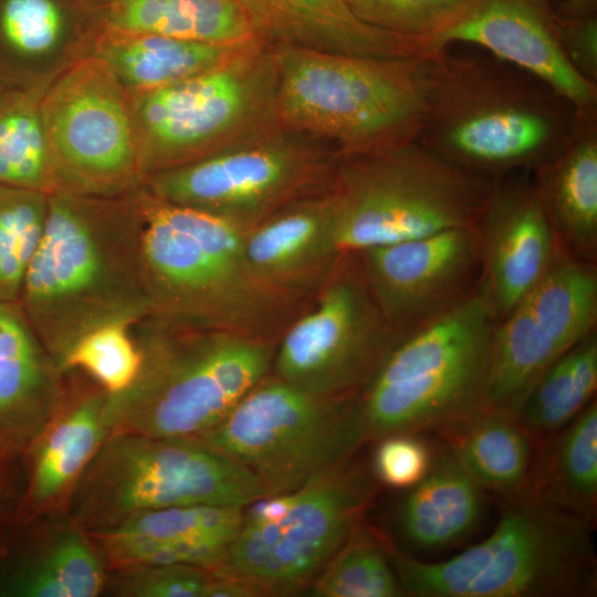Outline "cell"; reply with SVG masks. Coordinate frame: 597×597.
Instances as JSON below:
<instances>
[{
  "mask_svg": "<svg viewBox=\"0 0 597 597\" xmlns=\"http://www.w3.org/2000/svg\"><path fill=\"white\" fill-rule=\"evenodd\" d=\"M140 233L130 191L117 197L49 195L44 230L19 304L57 367L92 328L117 321L135 325L149 316Z\"/></svg>",
  "mask_w": 597,
  "mask_h": 597,
  "instance_id": "obj_1",
  "label": "cell"
},
{
  "mask_svg": "<svg viewBox=\"0 0 597 597\" xmlns=\"http://www.w3.org/2000/svg\"><path fill=\"white\" fill-rule=\"evenodd\" d=\"M130 195L142 223L147 318L176 329L279 339L308 304L266 286L252 273L244 230L158 198L142 185Z\"/></svg>",
  "mask_w": 597,
  "mask_h": 597,
  "instance_id": "obj_2",
  "label": "cell"
},
{
  "mask_svg": "<svg viewBox=\"0 0 597 597\" xmlns=\"http://www.w3.org/2000/svg\"><path fill=\"white\" fill-rule=\"evenodd\" d=\"M504 62L451 56L431 61L417 142L490 177L532 170L569 138L577 111L545 84Z\"/></svg>",
  "mask_w": 597,
  "mask_h": 597,
  "instance_id": "obj_3",
  "label": "cell"
},
{
  "mask_svg": "<svg viewBox=\"0 0 597 597\" xmlns=\"http://www.w3.org/2000/svg\"><path fill=\"white\" fill-rule=\"evenodd\" d=\"M594 524L532 498L505 501L493 532L442 561L395 546L388 556L408 597H593Z\"/></svg>",
  "mask_w": 597,
  "mask_h": 597,
  "instance_id": "obj_4",
  "label": "cell"
},
{
  "mask_svg": "<svg viewBox=\"0 0 597 597\" xmlns=\"http://www.w3.org/2000/svg\"><path fill=\"white\" fill-rule=\"evenodd\" d=\"M273 50L282 126L328 144L339 156L417 142L434 57Z\"/></svg>",
  "mask_w": 597,
  "mask_h": 597,
  "instance_id": "obj_5",
  "label": "cell"
},
{
  "mask_svg": "<svg viewBox=\"0 0 597 597\" xmlns=\"http://www.w3.org/2000/svg\"><path fill=\"white\" fill-rule=\"evenodd\" d=\"M137 324L142 366L128 388L106 394L108 433L198 437L271 371L277 339L176 329L151 318Z\"/></svg>",
  "mask_w": 597,
  "mask_h": 597,
  "instance_id": "obj_6",
  "label": "cell"
},
{
  "mask_svg": "<svg viewBox=\"0 0 597 597\" xmlns=\"http://www.w3.org/2000/svg\"><path fill=\"white\" fill-rule=\"evenodd\" d=\"M498 322L479 286L407 333L360 392L367 441L394 433L440 437L488 408Z\"/></svg>",
  "mask_w": 597,
  "mask_h": 597,
  "instance_id": "obj_7",
  "label": "cell"
},
{
  "mask_svg": "<svg viewBox=\"0 0 597 597\" xmlns=\"http://www.w3.org/2000/svg\"><path fill=\"white\" fill-rule=\"evenodd\" d=\"M495 180L418 142L339 156L331 184L338 248L356 253L476 226Z\"/></svg>",
  "mask_w": 597,
  "mask_h": 597,
  "instance_id": "obj_8",
  "label": "cell"
},
{
  "mask_svg": "<svg viewBox=\"0 0 597 597\" xmlns=\"http://www.w3.org/2000/svg\"><path fill=\"white\" fill-rule=\"evenodd\" d=\"M264 495L248 471L199 437L112 432L73 486L71 516L93 533L145 511L244 507Z\"/></svg>",
  "mask_w": 597,
  "mask_h": 597,
  "instance_id": "obj_9",
  "label": "cell"
},
{
  "mask_svg": "<svg viewBox=\"0 0 597 597\" xmlns=\"http://www.w3.org/2000/svg\"><path fill=\"white\" fill-rule=\"evenodd\" d=\"M359 396L315 395L270 371L198 437L240 464L266 495L294 491L345 465L368 442Z\"/></svg>",
  "mask_w": 597,
  "mask_h": 597,
  "instance_id": "obj_10",
  "label": "cell"
},
{
  "mask_svg": "<svg viewBox=\"0 0 597 597\" xmlns=\"http://www.w3.org/2000/svg\"><path fill=\"white\" fill-rule=\"evenodd\" d=\"M129 97L144 178L281 125L275 52L256 40L212 69Z\"/></svg>",
  "mask_w": 597,
  "mask_h": 597,
  "instance_id": "obj_11",
  "label": "cell"
},
{
  "mask_svg": "<svg viewBox=\"0 0 597 597\" xmlns=\"http://www.w3.org/2000/svg\"><path fill=\"white\" fill-rule=\"evenodd\" d=\"M339 155L282 125L146 176L153 195L247 231L286 205L331 187Z\"/></svg>",
  "mask_w": 597,
  "mask_h": 597,
  "instance_id": "obj_12",
  "label": "cell"
},
{
  "mask_svg": "<svg viewBox=\"0 0 597 597\" xmlns=\"http://www.w3.org/2000/svg\"><path fill=\"white\" fill-rule=\"evenodd\" d=\"M378 486L370 464L354 458L294 490L292 506L279 520L242 524L213 572L248 582L264 596L298 593L364 519Z\"/></svg>",
  "mask_w": 597,
  "mask_h": 597,
  "instance_id": "obj_13",
  "label": "cell"
},
{
  "mask_svg": "<svg viewBox=\"0 0 597 597\" xmlns=\"http://www.w3.org/2000/svg\"><path fill=\"white\" fill-rule=\"evenodd\" d=\"M281 333L271 373L321 396L360 394L405 336L384 317L355 253H345Z\"/></svg>",
  "mask_w": 597,
  "mask_h": 597,
  "instance_id": "obj_14",
  "label": "cell"
},
{
  "mask_svg": "<svg viewBox=\"0 0 597 597\" xmlns=\"http://www.w3.org/2000/svg\"><path fill=\"white\" fill-rule=\"evenodd\" d=\"M41 113L59 191L117 197L143 184L130 97L103 61L57 76Z\"/></svg>",
  "mask_w": 597,
  "mask_h": 597,
  "instance_id": "obj_15",
  "label": "cell"
},
{
  "mask_svg": "<svg viewBox=\"0 0 597 597\" xmlns=\"http://www.w3.org/2000/svg\"><path fill=\"white\" fill-rule=\"evenodd\" d=\"M597 324V265L558 252L541 280L498 322L488 408L516 416L538 378Z\"/></svg>",
  "mask_w": 597,
  "mask_h": 597,
  "instance_id": "obj_16",
  "label": "cell"
},
{
  "mask_svg": "<svg viewBox=\"0 0 597 597\" xmlns=\"http://www.w3.org/2000/svg\"><path fill=\"white\" fill-rule=\"evenodd\" d=\"M355 255L377 306L402 335L473 294L481 282L476 226L370 248Z\"/></svg>",
  "mask_w": 597,
  "mask_h": 597,
  "instance_id": "obj_17",
  "label": "cell"
},
{
  "mask_svg": "<svg viewBox=\"0 0 597 597\" xmlns=\"http://www.w3.org/2000/svg\"><path fill=\"white\" fill-rule=\"evenodd\" d=\"M454 43L484 49L545 84L577 112L595 111L596 83L569 61L552 0H469L434 49L442 52Z\"/></svg>",
  "mask_w": 597,
  "mask_h": 597,
  "instance_id": "obj_18",
  "label": "cell"
},
{
  "mask_svg": "<svg viewBox=\"0 0 597 597\" xmlns=\"http://www.w3.org/2000/svg\"><path fill=\"white\" fill-rule=\"evenodd\" d=\"M476 228L481 247L480 287L501 321L562 252L532 175L496 177Z\"/></svg>",
  "mask_w": 597,
  "mask_h": 597,
  "instance_id": "obj_19",
  "label": "cell"
},
{
  "mask_svg": "<svg viewBox=\"0 0 597 597\" xmlns=\"http://www.w3.org/2000/svg\"><path fill=\"white\" fill-rule=\"evenodd\" d=\"M106 28L90 0H0V87L46 90L92 56Z\"/></svg>",
  "mask_w": 597,
  "mask_h": 597,
  "instance_id": "obj_20",
  "label": "cell"
},
{
  "mask_svg": "<svg viewBox=\"0 0 597 597\" xmlns=\"http://www.w3.org/2000/svg\"><path fill=\"white\" fill-rule=\"evenodd\" d=\"M243 249L250 270L266 286L312 298L344 254L337 243L331 187L286 205L244 231Z\"/></svg>",
  "mask_w": 597,
  "mask_h": 597,
  "instance_id": "obj_21",
  "label": "cell"
},
{
  "mask_svg": "<svg viewBox=\"0 0 597 597\" xmlns=\"http://www.w3.org/2000/svg\"><path fill=\"white\" fill-rule=\"evenodd\" d=\"M254 39L270 49L297 48L369 57H426L428 42L374 28L347 0H237Z\"/></svg>",
  "mask_w": 597,
  "mask_h": 597,
  "instance_id": "obj_22",
  "label": "cell"
},
{
  "mask_svg": "<svg viewBox=\"0 0 597 597\" xmlns=\"http://www.w3.org/2000/svg\"><path fill=\"white\" fill-rule=\"evenodd\" d=\"M59 369L19 302H0V458L30 449L53 418Z\"/></svg>",
  "mask_w": 597,
  "mask_h": 597,
  "instance_id": "obj_23",
  "label": "cell"
},
{
  "mask_svg": "<svg viewBox=\"0 0 597 597\" xmlns=\"http://www.w3.org/2000/svg\"><path fill=\"white\" fill-rule=\"evenodd\" d=\"M484 490L442 440L434 444L426 475L405 490L394 512L400 551L416 556L460 545L480 525Z\"/></svg>",
  "mask_w": 597,
  "mask_h": 597,
  "instance_id": "obj_24",
  "label": "cell"
},
{
  "mask_svg": "<svg viewBox=\"0 0 597 597\" xmlns=\"http://www.w3.org/2000/svg\"><path fill=\"white\" fill-rule=\"evenodd\" d=\"M532 177L561 251L597 263L596 111L577 112L567 142Z\"/></svg>",
  "mask_w": 597,
  "mask_h": 597,
  "instance_id": "obj_25",
  "label": "cell"
},
{
  "mask_svg": "<svg viewBox=\"0 0 597 597\" xmlns=\"http://www.w3.org/2000/svg\"><path fill=\"white\" fill-rule=\"evenodd\" d=\"M254 41L212 43L106 28L92 56L105 63L128 95H136L212 69Z\"/></svg>",
  "mask_w": 597,
  "mask_h": 597,
  "instance_id": "obj_26",
  "label": "cell"
},
{
  "mask_svg": "<svg viewBox=\"0 0 597 597\" xmlns=\"http://www.w3.org/2000/svg\"><path fill=\"white\" fill-rule=\"evenodd\" d=\"M523 496L595 525L597 516V401L541 442ZM522 496V498H523Z\"/></svg>",
  "mask_w": 597,
  "mask_h": 597,
  "instance_id": "obj_27",
  "label": "cell"
},
{
  "mask_svg": "<svg viewBox=\"0 0 597 597\" xmlns=\"http://www.w3.org/2000/svg\"><path fill=\"white\" fill-rule=\"evenodd\" d=\"M439 439L484 491L504 502L524 495L538 444L515 416L484 408Z\"/></svg>",
  "mask_w": 597,
  "mask_h": 597,
  "instance_id": "obj_28",
  "label": "cell"
},
{
  "mask_svg": "<svg viewBox=\"0 0 597 597\" xmlns=\"http://www.w3.org/2000/svg\"><path fill=\"white\" fill-rule=\"evenodd\" d=\"M106 392L101 388L64 410L32 444L33 460L25 496L39 510L74 486L108 431L104 423Z\"/></svg>",
  "mask_w": 597,
  "mask_h": 597,
  "instance_id": "obj_29",
  "label": "cell"
},
{
  "mask_svg": "<svg viewBox=\"0 0 597 597\" xmlns=\"http://www.w3.org/2000/svg\"><path fill=\"white\" fill-rule=\"evenodd\" d=\"M107 28L212 43L253 40L237 0H106Z\"/></svg>",
  "mask_w": 597,
  "mask_h": 597,
  "instance_id": "obj_30",
  "label": "cell"
},
{
  "mask_svg": "<svg viewBox=\"0 0 597 597\" xmlns=\"http://www.w3.org/2000/svg\"><path fill=\"white\" fill-rule=\"evenodd\" d=\"M597 389V334L588 335L538 378L516 419L540 444L573 420Z\"/></svg>",
  "mask_w": 597,
  "mask_h": 597,
  "instance_id": "obj_31",
  "label": "cell"
},
{
  "mask_svg": "<svg viewBox=\"0 0 597 597\" xmlns=\"http://www.w3.org/2000/svg\"><path fill=\"white\" fill-rule=\"evenodd\" d=\"M45 91L0 88V186L59 191L41 113Z\"/></svg>",
  "mask_w": 597,
  "mask_h": 597,
  "instance_id": "obj_32",
  "label": "cell"
},
{
  "mask_svg": "<svg viewBox=\"0 0 597 597\" xmlns=\"http://www.w3.org/2000/svg\"><path fill=\"white\" fill-rule=\"evenodd\" d=\"M73 526L54 535L12 575L9 590L22 597H95L107 575L93 541Z\"/></svg>",
  "mask_w": 597,
  "mask_h": 597,
  "instance_id": "obj_33",
  "label": "cell"
},
{
  "mask_svg": "<svg viewBox=\"0 0 597 597\" xmlns=\"http://www.w3.org/2000/svg\"><path fill=\"white\" fill-rule=\"evenodd\" d=\"M243 509L210 504L171 506L140 512L113 527L86 534L102 554L144 543L205 538L231 542L242 525Z\"/></svg>",
  "mask_w": 597,
  "mask_h": 597,
  "instance_id": "obj_34",
  "label": "cell"
},
{
  "mask_svg": "<svg viewBox=\"0 0 597 597\" xmlns=\"http://www.w3.org/2000/svg\"><path fill=\"white\" fill-rule=\"evenodd\" d=\"M316 597H400L386 534L364 519L311 583Z\"/></svg>",
  "mask_w": 597,
  "mask_h": 597,
  "instance_id": "obj_35",
  "label": "cell"
},
{
  "mask_svg": "<svg viewBox=\"0 0 597 597\" xmlns=\"http://www.w3.org/2000/svg\"><path fill=\"white\" fill-rule=\"evenodd\" d=\"M48 198L43 191L0 186V302H19L44 230Z\"/></svg>",
  "mask_w": 597,
  "mask_h": 597,
  "instance_id": "obj_36",
  "label": "cell"
},
{
  "mask_svg": "<svg viewBox=\"0 0 597 597\" xmlns=\"http://www.w3.org/2000/svg\"><path fill=\"white\" fill-rule=\"evenodd\" d=\"M107 585L126 597H249V586L213 570L184 564H134L113 567Z\"/></svg>",
  "mask_w": 597,
  "mask_h": 597,
  "instance_id": "obj_37",
  "label": "cell"
},
{
  "mask_svg": "<svg viewBox=\"0 0 597 597\" xmlns=\"http://www.w3.org/2000/svg\"><path fill=\"white\" fill-rule=\"evenodd\" d=\"M128 322H109L82 335L69 349L61 371L82 369L108 395L118 394L135 380L142 366V352Z\"/></svg>",
  "mask_w": 597,
  "mask_h": 597,
  "instance_id": "obj_38",
  "label": "cell"
},
{
  "mask_svg": "<svg viewBox=\"0 0 597 597\" xmlns=\"http://www.w3.org/2000/svg\"><path fill=\"white\" fill-rule=\"evenodd\" d=\"M347 2L354 13L367 24L426 41L434 49L438 36L455 21L469 0H347Z\"/></svg>",
  "mask_w": 597,
  "mask_h": 597,
  "instance_id": "obj_39",
  "label": "cell"
},
{
  "mask_svg": "<svg viewBox=\"0 0 597 597\" xmlns=\"http://www.w3.org/2000/svg\"><path fill=\"white\" fill-rule=\"evenodd\" d=\"M375 442L370 469L379 485L405 491L428 472L434 444L423 434L394 433Z\"/></svg>",
  "mask_w": 597,
  "mask_h": 597,
  "instance_id": "obj_40",
  "label": "cell"
},
{
  "mask_svg": "<svg viewBox=\"0 0 597 597\" xmlns=\"http://www.w3.org/2000/svg\"><path fill=\"white\" fill-rule=\"evenodd\" d=\"M556 28L563 48L573 65L596 83L597 77V10L554 3Z\"/></svg>",
  "mask_w": 597,
  "mask_h": 597,
  "instance_id": "obj_41",
  "label": "cell"
},
{
  "mask_svg": "<svg viewBox=\"0 0 597 597\" xmlns=\"http://www.w3.org/2000/svg\"><path fill=\"white\" fill-rule=\"evenodd\" d=\"M553 2H564L569 6L597 8V0H552Z\"/></svg>",
  "mask_w": 597,
  "mask_h": 597,
  "instance_id": "obj_42",
  "label": "cell"
},
{
  "mask_svg": "<svg viewBox=\"0 0 597 597\" xmlns=\"http://www.w3.org/2000/svg\"><path fill=\"white\" fill-rule=\"evenodd\" d=\"M8 462H9V461L2 460V459L0 458V502H1V500H2V490H3V489H2V484H1V482H2V473H3L4 467H6V464H7ZM0 504H1V503H0Z\"/></svg>",
  "mask_w": 597,
  "mask_h": 597,
  "instance_id": "obj_43",
  "label": "cell"
},
{
  "mask_svg": "<svg viewBox=\"0 0 597 597\" xmlns=\"http://www.w3.org/2000/svg\"><path fill=\"white\" fill-rule=\"evenodd\" d=\"M1 88V87H0Z\"/></svg>",
  "mask_w": 597,
  "mask_h": 597,
  "instance_id": "obj_44",
  "label": "cell"
}]
</instances>
